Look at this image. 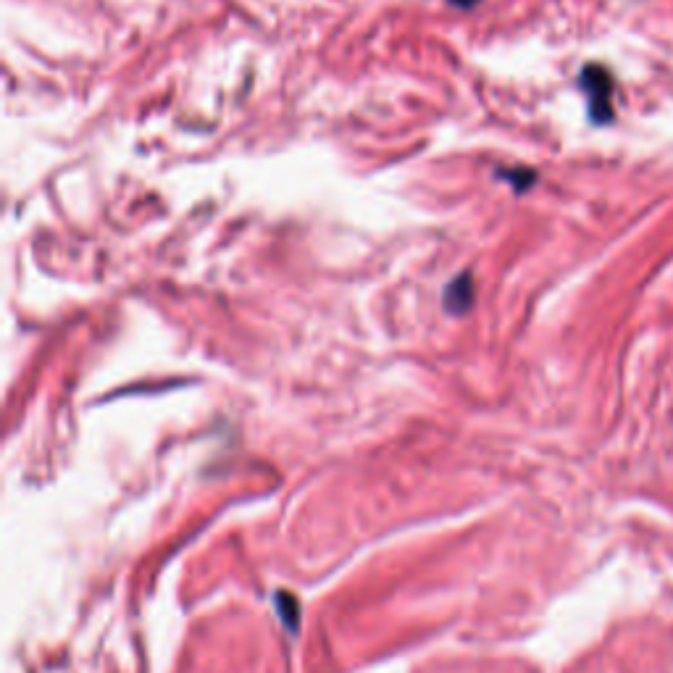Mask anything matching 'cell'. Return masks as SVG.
<instances>
[{"label":"cell","instance_id":"cell-1","mask_svg":"<svg viewBox=\"0 0 673 673\" xmlns=\"http://www.w3.org/2000/svg\"><path fill=\"white\" fill-rule=\"evenodd\" d=\"M581 90L587 93L589 98V116L595 124H608L613 121V106H610V98H613V90H616V82L610 77V71L600 64H589L581 71Z\"/></svg>","mask_w":673,"mask_h":673},{"label":"cell","instance_id":"cell-2","mask_svg":"<svg viewBox=\"0 0 673 673\" xmlns=\"http://www.w3.org/2000/svg\"><path fill=\"white\" fill-rule=\"evenodd\" d=\"M471 292H474V287H471V279L468 277H461L458 282H453L445 298L447 308H450V311H463V308H468V303H471Z\"/></svg>","mask_w":673,"mask_h":673}]
</instances>
